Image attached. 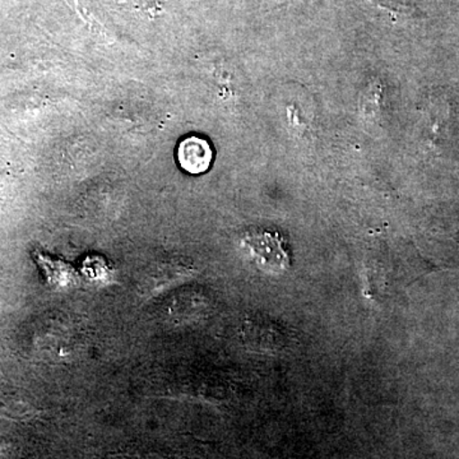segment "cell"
I'll use <instances>...</instances> for the list:
<instances>
[{
    "mask_svg": "<svg viewBox=\"0 0 459 459\" xmlns=\"http://www.w3.org/2000/svg\"><path fill=\"white\" fill-rule=\"evenodd\" d=\"M241 249L259 270L282 273L290 267V253L279 232L255 229L241 238Z\"/></svg>",
    "mask_w": 459,
    "mask_h": 459,
    "instance_id": "6da1fadb",
    "label": "cell"
},
{
    "mask_svg": "<svg viewBox=\"0 0 459 459\" xmlns=\"http://www.w3.org/2000/svg\"><path fill=\"white\" fill-rule=\"evenodd\" d=\"M212 150L207 141L190 135L180 142L178 159L181 168L190 174H201L208 170L212 162Z\"/></svg>",
    "mask_w": 459,
    "mask_h": 459,
    "instance_id": "7a4b0ae2",
    "label": "cell"
},
{
    "mask_svg": "<svg viewBox=\"0 0 459 459\" xmlns=\"http://www.w3.org/2000/svg\"><path fill=\"white\" fill-rule=\"evenodd\" d=\"M369 2L379 8L385 9L391 14H395V16H411L415 12V9L403 4L400 0H369Z\"/></svg>",
    "mask_w": 459,
    "mask_h": 459,
    "instance_id": "3957f363",
    "label": "cell"
}]
</instances>
